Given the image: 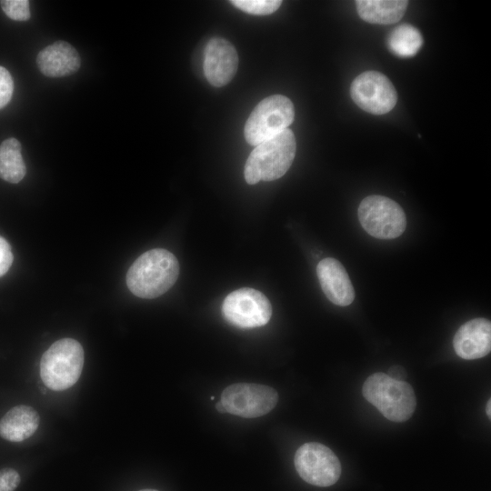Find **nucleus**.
I'll return each mask as SVG.
<instances>
[{"mask_svg": "<svg viewBox=\"0 0 491 491\" xmlns=\"http://www.w3.org/2000/svg\"><path fill=\"white\" fill-rule=\"evenodd\" d=\"M362 392L365 398L390 421H406L416 409L412 386L406 381L393 379L387 374L375 373L368 376Z\"/></svg>", "mask_w": 491, "mask_h": 491, "instance_id": "7ed1b4c3", "label": "nucleus"}, {"mask_svg": "<svg viewBox=\"0 0 491 491\" xmlns=\"http://www.w3.org/2000/svg\"><path fill=\"white\" fill-rule=\"evenodd\" d=\"M486 412L488 417L491 416V400L487 401L486 406Z\"/></svg>", "mask_w": 491, "mask_h": 491, "instance_id": "a878e982", "label": "nucleus"}, {"mask_svg": "<svg viewBox=\"0 0 491 491\" xmlns=\"http://www.w3.org/2000/svg\"><path fill=\"white\" fill-rule=\"evenodd\" d=\"M220 401L226 413L245 418H256L275 408L278 395L268 386L237 383L224 389Z\"/></svg>", "mask_w": 491, "mask_h": 491, "instance_id": "0eeeda50", "label": "nucleus"}, {"mask_svg": "<svg viewBox=\"0 0 491 491\" xmlns=\"http://www.w3.org/2000/svg\"><path fill=\"white\" fill-rule=\"evenodd\" d=\"M179 263L174 254L163 248L145 252L129 267L126 285L141 298H155L165 294L175 283Z\"/></svg>", "mask_w": 491, "mask_h": 491, "instance_id": "f257e3e1", "label": "nucleus"}, {"mask_svg": "<svg viewBox=\"0 0 491 491\" xmlns=\"http://www.w3.org/2000/svg\"><path fill=\"white\" fill-rule=\"evenodd\" d=\"M21 149L20 142L13 137L0 145V177L6 182L17 184L25 175L26 167Z\"/></svg>", "mask_w": 491, "mask_h": 491, "instance_id": "f3484780", "label": "nucleus"}, {"mask_svg": "<svg viewBox=\"0 0 491 491\" xmlns=\"http://www.w3.org/2000/svg\"><path fill=\"white\" fill-rule=\"evenodd\" d=\"M292 101L282 95L264 98L252 111L245 125V138L254 146L280 134L293 123Z\"/></svg>", "mask_w": 491, "mask_h": 491, "instance_id": "39448f33", "label": "nucleus"}, {"mask_svg": "<svg viewBox=\"0 0 491 491\" xmlns=\"http://www.w3.org/2000/svg\"><path fill=\"white\" fill-rule=\"evenodd\" d=\"M364 230L378 239H393L401 235L406 227L402 207L394 200L373 195L364 198L357 210Z\"/></svg>", "mask_w": 491, "mask_h": 491, "instance_id": "423d86ee", "label": "nucleus"}, {"mask_svg": "<svg viewBox=\"0 0 491 491\" xmlns=\"http://www.w3.org/2000/svg\"><path fill=\"white\" fill-rule=\"evenodd\" d=\"M39 423L40 416L32 406H14L0 420V436L10 442H22L35 434Z\"/></svg>", "mask_w": 491, "mask_h": 491, "instance_id": "2eb2a0df", "label": "nucleus"}, {"mask_svg": "<svg viewBox=\"0 0 491 491\" xmlns=\"http://www.w3.org/2000/svg\"><path fill=\"white\" fill-rule=\"evenodd\" d=\"M36 63L45 75L62 77L77 72L81 65V58L69 43L56 41L39 52Z\"/></svg>", "mask_w": 491, "mask_h": 491, "instance_id": "4468645a", "label": "nucleus"}, {"mask_svg": "<svg viewBox=\"0 0 491 491\" xmlns=\"http://www.w3.org/2000/svg\"><path fill=\"white\" fill-rule=\"evenodd\" d=\"M238 55L235 46L226 39L214 37L205 49L204 73L213 86L227 85L236 74Z\"/></svg>", "mask_w": 491, "mask_h": 491, "instance_id": "9b49d317", "label": "nucleus"}, {"mask_svg": "<svg viewBox=\"0 0 491 491\" xmlns=\"http://www.w3.org/2000/svg\"><path fill=\"white\" fill-rule=\"evenodd\" d=\"M423 45V37L417 28L403 24L395 27L387 37L389 50L399 57L414 56Z\"/></svg>", "mask_w": 491, "mask_h": 491, "instance_id": "a211bd4d", "label": "nucleus"}, {"mask_svg": "<svg viewBox=\"0 0 491 491\" xmlns=\"http://www.w3.org/2000/svg\"><path fill=\"white\" fill-rule=\"evenodd\" d=\"M13 263V254L8 242L0 236V277L10 268Z\"/></svg>", "mask_w": 491, "mask_h": 491, "instance_id": "5701e85b", "label": "nucleus"}, {"mask_svg": "<svg viewBox=\"0 0 491 491\" xmlns=\"http://www.w3.org/2000/svg\"><path fill=\"white\" fill-rule=\"evenodd\" d=\"M20 480L16 470L10 467L0 469V491H15Z\"/></svg>", "mask_w": 491, "mask_h": 491, "instance_id": "4be33fe9", "label": "nucleus"}, {"mask_svg": "<svg viewBox=\"0 0 491 491\" xmlns=\"http://www.w3.org/2000/svg\"><path fill=\"white\" fill-rule=\"evenodd\" d=\"M85 361L81 344L73 338L53 343L40 360V377L54 391L73 386L79 379Z\"/></svg>", "mask_w": 491, "mask_h": 491, "instance_id": "20e7f679", "label": "nucleus"}, {"mask_svg": "<svg viewBox=\"0 0 491 491\" xmlns=\"http://www.w3.org/2000/svg\"><path fill=\"white\" fill-rule=\"evenodd\" d=\"M294 462L300 477L313 486H332L341 475L339 459L330 448L320 443L302 445L296 452Z\"/></svg>", "mask_w": 491, "mask_h": 491, "instance_id": "6e6552de", "label": "nucleus"}, {"mask_svg": "<svg viewBox=\"0 0 491 491\" xmlns=\"http://www.w3.org/2000/svg\"><path fill=\"white\" fill-rule=\"evenodd\" d=\"M350 95L356 105L374 115L388 113L397 101L392 82L377 71H366L357 75L351 84Z\"/></svg>", "mask_w": 491, "mask_h": 491, "instance_id": "9d476101", "label": "nucleus"}, {"mask_svg": "<svg viewBox=\"0 0 491 491\" xmlns=\"http://www.w3.org/2000/svg\"><path fill=\"white\" fill-rule=\"evenodd\" d=\"M454 349L463 359L484 357L491 350V324L486 318L467 321L456 331L453 339Z\"/></svg>", "mask_w": 491, "mask_h": 491, "instance_id": "f8f14e48", "label": "nucleus"}, {"mask_svg": "<svg viewBox=\"0 0 491 491\" xmlns=\"http://www.w3.org/2000/svg\"><path fill=\"white\" fill-rule=\"evenodd\" d=\"M5 14L15 21H26L31 16L28 0H3L0 2Z\"/></svg>", "mask_w": 491, "mask_h": 491, "instance_id": "aec40b11", "label": "nucleus"}, {"mask_svg": "<svg viewBox=\"0 0 491 491\" xmlns=\"http://www.w3.org/2000/svg\"><path fill=\"white\" fill-rule=\"evenodd\" d=\"M316 274L326 296L335 305L346 306L355 299V290L343 265L336 259H322Z\"/></svg>", "mask_w": 491, "mask_h": 491, "instance_id": "ddd939ff", "label": "nucleus"}, {"mask_svg": "<svg viewBox=\"0 0 491 491\" xmlns=\"http://www.w3.org/2000/svg\"><path fill=\"white\" fill-rule=\"evenodd\" d=\"M222 312L230 324L240 328H255L269 322L272 306L262 292L244 287L226 296Z\"/></svg>", "mask_w": 491, "mask_h": 491, "instance_id": "1a4fd4ad", "label": "nucleus"}, {"mask_svg": "<svg viewBox=\"0 0 491 491\" xmlns=\"http://www.w3.org/2000/svg\"><path fill=\"white\" fill-rule=\"evenodd\" d=\"M296 151L294 133L286 129L276 136L257 145L245 165V179L255 185L259 181H273L283 176L290 168Z\"/></svg>", "mask_w": 491, "mask_h": 491, "instance_id": "f03ea898", "label": "nucleus"}, {"mask_svg": "<svg viewBox=\"0 0 491 491\" xmlns=\"http://www.w3.org/2000/svg\"><path fill=\"white\" fill-rule=\"evenodd\" d=\"M215 408L216 410L219 412V413H226L223 404L221 403V401H219L216 405H215Z\"/></svg>", "mask_w": 491, "mask_h": 491, "instance_id": "393cba45", "label": "nucleus"}, {"mask_svg": "<svg viewBox=\"0 0 491 491\" xmlns=\"http://www.w3.org/2000/svg\"><path fill=\"white\" fill-rule=\"evenodd\" d=\"M408 2L406 0H357L359 16L366 22L390 25L398 22L405 15Z\"/></svg>", "mask_w": 491, "mask_h": 491, "instance_id": "dca6fc26", "label": "nucleus"}, {"mask_svg": "<svg viewBox=\"0 0 491 491\" xmlns=\"http://www.w3.org/2000/svg\"><path fill=\"white\" fill-rule=\"evenodd\" d=\"M14 90V82L10 73L0 66V109L11 100Z\"/></svg>", "mask_w": 491, "mask_h": 491, "instance_id": "412c9836", "label": "nucleus"}, {"mask_svg": "<svg viewBox=\"0 0 491 491\" xmlns=\"http://www.w3.org/2000/svg\"><path fill=\"white\" fill-rule=\"evenodd\" d=\"M231 4L245 13L255 15H267L281 5L280 0H232Z\"/></svg>", "mask_w": 491, "mask_h": 491, "instance_id": "6ab92c4d", "label": "nucleus"}, {"mask_svg": "<svg viewBox=\"0 0 491 491\" xmlns=\"http://www.w3.org/2000/svg\"><path fill=\"white\" fill-rule=\"evenodd\" d=\"M387 375L393 379L398 381H405L406 377V373L405 369L400 366H394L390 367Z\"/></svg>", "mask_w": 491, "mask_h": 491, "instance_id": "b1692460", "label": "nucleus"}, {"mask_svg": "<svg viewBox=\"0 0 491 491\" xmlns=\"http://www.w3.org/2000/svg\"><path fill=\"white\" fill-rule=\"evenodd\" d=\"M138 491H158V490L146 488V489H141V490H138Z\"/></svg>", "mask_w": 491, "mask_h": 491, "instance_id": "bb28decb", "label": "nucleus"}]
</instances>
